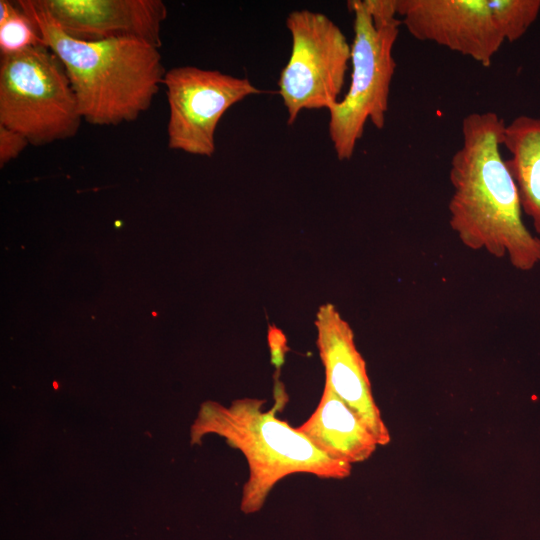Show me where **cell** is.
Masks as SVG:
<instances>
[{"mask_svg":"<svg viewBox=\"0 0 540 540\" xmlns=\"http://www.w3.org/2000/svg\"><path fill=\"white\" fill-rule=\"evenodd\" d=\"M354 37L351 82L329 110V136L339 160L352 158L369 120L383 129L396 62L393 48L402 25L396 0H351Z\"/></svg>","mask_w":540,"mask_h":540,"instance_id":"obj_4","label":"cell"},{"mask_svg":"<svg viewBox=\"0 0 540 540\" xmlns=\"http://www.w3.org/2000/svg\"><path fill=\"white\" fill-rule=\"evenodd\" d=\"M297 429L329 457L351 465L369 459L379 446L361 418L326 383L315 410Z\"/></svg>","mask_w":540,"mask_h":540,"instance_id":"obj_11","label":"cell"},{"mask_svg":"<svg viewBox=\"0 0 540 540\" xmlns=\"http://www.w3.org/2000/svg\"><path fill=\"white\" fill-rule=\"evenodd\" d=\"M163 84L169 105L168 147L205 157L215 152V132L225 112L262 93L247 78L195 66L167 70Z\"/></svg>","mask_w":540,"mask_h":540,"instance_id":"obj_8","label":"cell"},{"mask_svg":"<svg viewBox=\"0 0 540 540\" xmlns=\"http://www.w3.org/2000/svg\"><path fill=\"white\" fill-rule=\"evenodd\" d=\"M82 120L65 67L49 47L1 56L0 125L42 146L74 137Z\"/></svg>","mask_w":540,"mask_h":540,"instance_id":"obj_6","label":"cell"},{"mask_svg":"<svg viewBox=\"0 0 540 540\" xmlns=\"http://www.w3.org/2000/svg\"><path fill=\"white\" fill-rule=\"evenodd\" d=\"M285 24L292 47L280 73L278 93L291 125L303 110L329 111L339 101L351 62V45L342 30L320 12L292 11Z\"/></svg>","mask_w":540,"mask_h":540,"instance_id":"obj_7","label":"cell"},{"mask_svg":"<svg viewBox=\"0 0 540 540\" xmlns=\"http://www.w3.org/2000/svg\"><path fill=\"white\" fill-rule=\"evenodd\" d=\"M504 127L492 111L463 118L461 146L449 172V224L467 248L507 257L516 269L528 271L540 263V239L523 223L518 191L501 155Z\"/></svg>","mask_w":540,"mask_h":540,"instance_id":"obj_1","label":"cell"},{"mask_svg":"<svg viewBox=\"0 0 540 540\" xmlns=\"http://www.w3.org/2000/svg\"><path fill=\"white\" fill-rule=\"evenodd\" d=\"M540 0H396L401 23L429 41L489 67L505 42L536 21Z\"/></svg>","mask_w":540,"mask_h":540,"instance_id":"obj_5","label":"cell"},{"mask_svg":"<svg viewBox=\"0 0 540 540\" xmlns=\"http://www.w3.org/2000/svg\"><path fill=\"white\" fill-rule=\"evenodd\" d=\"M64 33L87 42L136 39L161 46V0H37Z\"/></svg>","mask_w":540,"mask_h":540,"instance_id":"obj_9","label":"cell"},{"mask_svg":"<svg viewBox=\"0 0 540 540\" xmlns=\"http://www.w3.org/2000/svg\"><path fill=\"white\" fill-rule=\"evenodd\" d=\"M16 3L63 63L83 120L116 126L135 121L150 108L166 73L159 48L136 39L76 40L37 0Z\"/></svg>","mask_w":540,"mask_h":540,"instance_id":"obj_2","label":"cell"},{"mask_svg":"<svg viewBox=\"0 0 540 540\" xmlns=\"http://www.w3.org/2000/svg\"><path fill=\"white\" fill-rule=\"evenodd\" d=\"M315 325L325 383L361 418L378 445L389 444L391 436L373 397L366 363L356 348L350 325L330 303L318 309Z\"/></svg>","mask_w":540,"mask_h":540,"instance_id":"obj_10","label":"cell"},{"mask_svg":"<svg viewBox=\"0 0 540 540\" xmlns=\"http://www.w3.org/2000/svg\"><path fill=\"white\" fill-rule=\"evenodd\" d=\"M502 146L515 182L522 211L540 235V117L520 115L505 124Z\"/></svg>","mask_w":540,"mask_h":540,"instance_id":"obj_12","label":"cell"},{"mask_svg":"<svg viewBox=\"0 0 540 540\" xmlns=\"http://www.w3.org/2000/svg\"><path fill=\"white\" fill-rule=\"evenodd\" d=\"M28 139L11 128L0 125V165L15 159L29 145Z\"/></svg>","mask_w":540,"mask_h":540,"instance_id":"obj_14","label":"cell"},{"mask_svg":"<svg viewBox=\"0 0 540 540\" xmlns=\"http://www.w3.org/2000/svg\"><path fill=\"white\" fill-rule=\"evenodd\" d=\"M45 45L33 20L17 3L0 1V55L7 56Z\"/></svg>","mask_w":540,"mask_h":540,"instance_id":"obj_13","label":"cell"},{"mask_svg":"<svg viewBox=\"0 0 540 540\" xmlns=\"http://www.w3.org/2000/svg\"><path fill=\"white\" fill-rule=\"evenodd\" d=\"M264 404L263 399L248 397L234 400L229 407L206 402L191 430L193 442L215 433L244 455L249 476L242 489L243 513L261 510L272 489L289 475L310 474L320 479L350 476L351 464L329 457L297 427L277 416L279 400L270 410H263Z\"/></svg>","mask_w":540,"mask_h":540,"instance_id":"obj_3","label":"cell"}]
</instances>
